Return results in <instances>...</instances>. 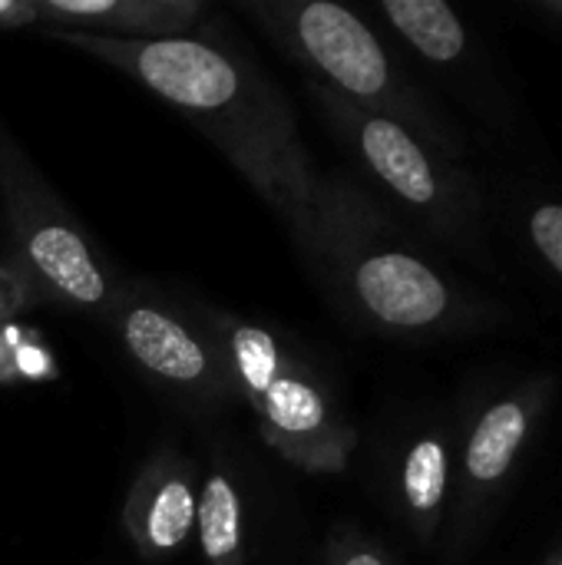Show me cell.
Wrapping results in <instances>:
<instances>
[{
	"instance_id": "obj_1",
	"label": "cell",
	"mask_w": 562,
	"mask_h": 565,
	"mask_svg": "<svg viewBox=\"0 0 562 565\" xmlns=\"http://www.w3.org/2000/svg\"><path fill=\"white\" fill-rule=\"evenodd\" d=\"M66 43L172 106L282 218L305 252L321 172L298 132L295 109L278 83L238 46L215 40V26L179 40H109L66 30H40Z\"/></svg>"
},
{
	"instance_id": "obj_15",
	"label": "cell",
	"mask_w": 562,
	"mask_h": 565,
	"mask_svg": "<svg viewBox=\"0 0 562 565\" xmlns=\"http://www.w3.org/2000/svg\"><path fill=\"white\" fill-rule=\"evenodd\" d=\"M530 235L543 258L562 275V205H540L530 218Z\"/></svg>"
},
{
	"instance_id": "obj_9",
	"label": "cell",
	"mask_w": 562,
	"mask_h": 565,
	"mask_svg": "<svg viewBox=\"0 0 562 565\" xmlns=\"http://www.w3.org/2000/svg\"><path fill=\"white\" fill-rule=\"evenodd\" d=\"M40 30L109 40H179L205 30L202 0H36Z\"/></svg>"
},
{
	"instance_id": "obj_3",
	"label": "cell",
	"mask_w": 562,
	"mask_h": 565,
	"mask_svg": "<svg viewBox=\"0 0 562 565\" xmlns=\"http://www.w3.org/2000/svg\"><path fill=\"white\" fill-rule=\"evenodd\" d=\"M238 397L255 411L262 440L305 473H341L354 450V430L341 420L318 374L268 328L212 315Z\"/></svg>"
},
{
	"instance_id": "obj_17",
	"label": "cell",
	"mask_w": 562,
	"mask_h": 565,
	"mask_svg": "<svg viewBox=\"0 0 562 565\" xmlns=\"http://www.w3.org/2000/svg\"><path fill=\"white\" fill-rule=\"evenodd\" d=\"M10 30H40L36 0H0V33Z\"/></svg>"
},
{
	"instance_id": "obj_14",
	"label": "cell",
	"mask_w": 562,
	"mask_h": 565,
	"mask_svg": "<svg viewBox=\"0 0 562 565\" xmlns=\"http://www.w3.org/2000/svg\"><path fill=\"white\" fill-rule=\"evenodd\" d=\"M56 358L36 331L20 324H0V384H33L53 381Z\"/></svg>"
},
{
	"instance_id": "obj_18",
	"label": "cell",
	"mask_w": 562,
	"mask_h": 565,
	"mask_svg": "<svg viewBox=\"0 0 562 565\" xmlns=\"http://www.w3.org/2000/svg\"><path fill=\"white\" fill-rule=\"evenodd\" d=\"M328 565H388V559L374 550V546H364V543H344L338 550H331Z\"/></svg>"
},
{
	"instance_id": "obj_19",
	"label": "cell",
	"mask_w": 562,
	"mask_h": 565,
	"mask_svg": "<svg viewBox=\"0 0 562 565\" xmlns=\"http://www.w3.org/2000/svg\"><path fill=\"white\" fill-rule=\"evenodd\" d=\"M560 565H562V563H560Z\"/></svg>"
},
{
	"instance_id": "obj_16",
	"label": "cell",
	"mask_w": 562,
	"mask_h": 565,
	"mask_svg": "<svg viewBox=\"0 0 562 565\" xmlns=\"http://www.w3.org/2000/svg\"><path fill=\"white\" fill-rule=\"evenodd\" d=\"M33 301L36 295L23 271L13 262H0V324H10V318H17Z\"/></svg>"
},
{
	"instance_id": "obj_7",
	"label": "cell",
	"mask_w": 562,
	"mask_h": 565,
	"mask_svg": "<svg viewBox=\"0 0 562 565\" xmlns=\"http://www.w3.org/2000/svg\"><path fill=\"white\" fill-rule=\"evenodd\" d=\"M305 93L328 119L335 136L344 139L348 149L358 156V162L371 175H378L397 199H404L414 209H434L441 202L444 179L434 159L394 116L361 109L308 79H305Z\"/></svg>"
},
{
	"instance_id": "obj_6",
	"label": "cell",
	"mask_w": 562,
	"mask_h": 565,
	"mask_svg": "<svg viewBox=\"0 0 562 565\" xmlns=\"http://www.w3.org/2000/svg\"><path fill=\"white\" fill-rule=\"evenodd\" d=\"M109 321L126 354L182 401L199 407H225L238 397L222 344L199 334L166 305L142 295H119Z\"/></svg>"
},
{
	"instance_id": "obj_8",
	"label": "cell",
	"mask_w": 562,
	"mask_h": 565,
	"mask_svg": "<svg viewBox=\"0 0 562 565\" xmlns=\"http://www.w3.org/2000/svg\"><path fill=\"white\" fill-rule=\"evenodd\" d=\"M195 473L185 457L159 450L146 460L123 503V530L136 553L159 563L182 550L195 533Z\"/></svg>"
},
{
	"instance_id": "obj_5",
	"label": "cell",
	"mask_w": 562,
	"mask_h": 565,
	"mask_svg": "<svg viewBox=\"0 0 562 565\" xmlns=\"http://www.w3.org/2000/svg\"><path fill=\"white\" fill-rule=\"evenodd\" d=\"M242 13L305 70L308 83L371 113L394 103L391 60L354 10L335 0H245Z\"/></svg>"
},
{
	"instance_id": "obj_10",
	"label": "cell",
	"mask_w": 562,
	"mask_h": 565,
	"mask_svg": "<svg viewBox=\"0 0 562 565\" xmlns=\"http://www.w3.org/2000/svg\"><path fill=\"white\" fill-rule=\"evenodd\" d=\"M195 536L209 565H245V500L225 470H212L199 490Z\"/></svg>"
},
{
	"instance_id": "obj_13",
	"label": "cell",
	"mask_w": 562,
	"mask_h": 565,
	"mask_svg": "<svg viewBox=\"0 0 562 565\" xmlns=\"http://www.w3.org/2000/svg\"><path fill=\"white\" fill-rule=\"evenodd\" d=\"M404 503L417 520H431L447 493V447L437 437H424L404 460Z\"/></svg>"
},
{
	"instance_id": "obj_4",
	"label": "cell",
	"mask_w": 562,
	"mask_h": 565,
	"mask_svg": "<svg viewBox=\"0 0 562 565\" xmlns=\"http://www.w3.org/2000/svg\"><path fill=\"white\" fill-rule=\"evenodd\" d=\"M0 199L13 235V265L36 301H60L79 311H113L119 291L89 248L86 232L36 172L26 152L0 129Z\"/></svg>"
},
{
	"instance_id": "obj_11",
	"label": "cell",
	"mask_w": 562,
	"mask_h": 565,
	"mask_svg": "<svg viewBox=\"0 0 562 565\" xmlns=\"http://www.w3.org/2000/svg\"><path fill=\"white\" fill-rule=\"evenodd\" d=\"M384 17L434 63H454L467 46V30L444 0H388Z\"/></svg>"
},
{
	"instance_id": "obj_12",
	"label": "cell",
	"mask_w": 562,
	"mask_h": 565,
	"mask_svg": "<svg viewBox=\"0 0 562 565\" xmlns=\"http://www.w3.org/2000/svg\"><path fill=\"white\" fill-rule=\"evenodd\" d=\"M523 437H527V411L517 401L494 404L467 444V473L477 483L500 480L510 470Z\"/></svg>"
},
{
	"instance_id": "obj_2",
	"label": "cell",
	"mask_w": 562,
	"mask_h": 565,
	"mask_svg": "<svg viewBox=\"0 0 562 565\" xmlns=\"http://www.w3.org/2000/svg\"><path fill=\"white\" fill-rule=\"evenodd\" d=\"M301 258L354 311L384 328H431L450 308V291L431 265L401 248H374L368 205L335 175L318 179L311 235Z\"/></svg>"
}]
</instances>
